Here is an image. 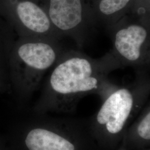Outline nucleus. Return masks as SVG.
Returning a JSON list of instances; mask_svg holds the SVG:
<instances>
[{"label": "nucleus", "instance_id": "obj_6", "mask_svg": "<svg viewBox=\"0 0 150 150\" xmlns=\"http://www.w3.org/2000/svg\"><path fill=\"white\" fill-rule=\"evenodd\" d=\"M134 103L131 92L122 88L113 92L102 105L97 116L98 122L106 125L108 132L115 134L121 131Z\"/></svg>", "mask_w": 150, "mask_h": 150}, {"label": "nucleus", "instance_id": "obj_5", "mask_svg": "<svg viewBox=\"0 0 150 150\" xmlns=\"http://www.w3.org/2000/svg\"><path fill=\"white\" fill-rule=\"evenodd\" d=\"M46 12L61 37L69 35L80 41L86 26L81 0H49Z\"/></svg>", "mask_w": 150, "mask_h": 150}, {"label": "nucleus", "instance_id": "obj_9", "mask_svg": "<svg viewBox=\"0 0 150 150\" xmlns=\"http://www.w3.org/2000/svg\"><path fill=\"white\" fill-rule=\"evenodd\" d=\"M129 1L130 0H101L98 5L99 11L108 19L109 17L112 18L110 25L111 27L113 17L117 16L118 12L126 7Z\"/></svg>", "mask_w": 150, "mask_h": 150}, {"label": "nucleus", "instance_id": "obj_1", "mask_svg": "<svg viewBox=\"0 0 150 150\" xmlns=\"http://www.w3.org/2000/svg\"><path fill=\"white\" fill-rule=\"evenodd\" d=\"M54 64L40 107L96 90L110 70L102 60L92 59L76 51L62 53Z\"/></svg>", "mask_w": 150, "mask_h": 150}, {"label": "nucleus", "instance_id": "obj_2", "mask_svg": "<svg viewBox=\"0 0 150 150\" xmlns=\"http://www.w3.org/2000/svg\"><path fill=\"white\" fill-rule=\"evenodd\" d=\"M62 53L57 41L16 38L9 57L8 74L11 92L18 100H23L31 94Z\"/></svg>", "mask_w": 150, "mask_h": 150}, {"label": "nucleus", "instance_id": "obj_4", "mask_svg": "<svg viewBox=\"0 0 150 150\" xmlns=\"http://www.w3.org/2000/svg\"><path fill=\"white\" fill-rule=\"evenodd\" d=\"M0 5V16L18 38L45 39L59 42L62 38L45 10L31 0H8Z\"/></svg>", "mask_w": 150, "mask_h": 150}, {"label": "nucleus", "instance_id": "obj_8", "mask_svg": "<svg viewBox=\"0 0 150 150\" xmlns=\"http://www.w3.org/2000/svg\"><path fill=\"white\" fill-rule=\"evenodd\" d=\"M16 40V33L12 27L0 17V69L7 73L9 57Z\"/></svg>", "mask_w": 150, "mask_h": 150}, {"label": "nucleus", "instance_id": "obj_10", "mask_svg": "<svg viewBox=\"0 0 150 150\" xmlns=\"http://www.w3.org/2000/svg\"><path fill=\"white\" fill-rule=\"evenodd\" d=\"M138 132L140 137L147 140L150 139V113L149 112L139 123Z\"/></svg>", "mask_w": 150, "mask_h": 150}, {"label": "nucleus", "instance_id": "obj_3", "mask_svg": "<svg viewBox=\"0 0 150 150\" xmlns=\"http://www.w3.org/2000/svg\"><path fill=\"white\" fill-rule=\"evenodd\" d=\"M113 35L112 51L102 61L109 69L121 66H144L150 61L148 24H117Z\"/></svg>", "mask_w": 150, "mask_h": 150}, {"label": "nucleus", "instance_id": "obj_11", "mask_svg": "<svg viewBox=\"0 0 150 150\" xmlns=\"http://www.w3.org/2000/svg\"><path fill=\"white\" fill-rule=\"evenodd\" d=\"M0 150H7L6 149L5 145H4L3 144H2L0 141Z\"/></svg>", "mask_w": 150, "mask_h": 150}, {"label": "nucleus", "instance_id": "obj_7", "mask_svg": "<svg viewBox=\"0 0 150 150\" xmlns=\"http://www.w3.org/2000/svg\"><path fill=\"white\" fill-rule=\"evenodd\" d=\"M27 150H75L70 141L48 129L41 127L30 130L23 141Z\"/></svg>", "mask_w": 150, "mask_h": 150}]
</instances>
